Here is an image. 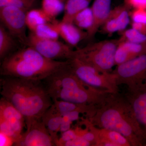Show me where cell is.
Wrapping results in <instances>:
<instances>
[{"label":"cell","instance_id":"obj_1","mask_svg":"<svg viewBox=\"0 0 146 146\" xmlns=\"http://www.w3.org/2000/svg\"><path fill=\"white\" fill-rule=\"evenodd\" d=\"M43 81L11 77L1 79V94L21 112L28 128L53 104Z\"/></svg>","mask_w":146,"mask_h":146},{"label":"cell","instance_id":"obj_2","mask_svg":"<svg viewBox=\"0 0 146 146\" xmlns=\"http://www.w3.org/2000/svg\"><path fill=\"white\" fill-rule=\"evenodd\" d=\"M88 119L97 127L119 132L131 146H146L145 131L130 103L119 92L110 93L104 103L98 108L95 115Z\"/></svg>","mask_w":146,"mask_h":146},{"label":"cell","instance_id":"obj_3","mask_svg":"<svg viewBox=\"0 0 146 146\" xmlns=\"http://www.w3.org/2000/svg\"><path fill=\"white\" fill-rule=\"evenodd\" d=\"M43 82L52 101L57 100L99 107L110 94L84 83L71 70L68 63Z\"/></svg>","mask_w":146,"mask_h":146},{"label":"cell","instance_id":"obj_4","mask_svg":"<svg viewBox=\"0 0 146 146\" xmlns=\"http://www.w3.org/2000/svg\"><path fill=\"white\" fill-rule=\"evenodd\" d=\"M27 47L11 52L3 59L1 66L3 76L43 81L68 64V60L49 59L33 47Z\"/></svg>","mask_w":146,"mask_h":146},{"label":"cell","instance_id":"obj_5","mask_svg":"<svg viewBox=\"0 0 146 146\" xmlns=\"http://www.w3.org/2000/svg\"><path fill=\"white\" fill-rule=\"evenodd\" d=\"M119 39L104 40L73 51L74 57L102 72H111L115 65V54Z\"/></svg>","mask_w":146,"mask_h":146},{"label":"cell","instance_id":"obj_6","mask_svg":"<svg viewBox=\"0 0 146 146\" xmlns=\"http://www.w3.org/2000/svg\"><path fill=\"white\" fill-rule=\"evenodd\" d=\"M68 60L71 70L84 83L110 93L119 92L116 77L112 72H102L76 58Z\"/></svg>","mask_w":146,"mask_h":146},{"label":"cell","instance_id":"obj_7","mask_svg":"<svg viewBox=\"0 0 146 146\" xmlns=\"http://www.w3.org/2000/svg\"><path fill=\"white\" fill-rule=\"evenodd\" d=\"M112 72L118 86L125 84L133 90L146 84V54L117 65Z\"/></svg>","mask_w":146,"mask_h":146},{"label":"cell","instance_id":"obj_8","mask_svg":"<svg viewBox=\"0 0 146 146\" xmlns=\"http://www.w3.org/2000/svg\"><path fill=\"white\" fill-rule=\"evenodd\" d=\"M26 11L12 6L0 8L1 22L15 39L22 44L29 46L26 34Z\"/></svg>","mask_w":146,"mask_h":146},{"label":"cell","instance_id":"obj_9","mask_svg":"<svg viewBox=\"0 0 146 146\" xmlns=\"http://www.w3.org/2000/svg\"><path fill=\"white\" fill-rule=\"evenodd\" d=\"M28 36L29 46L34 48L47 58L54 60H68L72 57L74 50L68 44L58 40L40 38L31 31Z\"/></svg>","mask_w":146,"mask_h":146},{"label":"cell","instance_id":"obj_10","mask_svg":"<svg viewBox=\"0 0 146 146\" xmlns=\"http://www.w3.org/2000/svg\"><path fill=\"white\" fill-rule=\"evenodd\" d=\"M17 146H55L51 136L42 120L36 121L15 142Z\"/></svg>","mask_w":146,"mask_h":146},{"label":"cell","instance_id":"obj_11","mask_svg":"<svg viewBox=\"0 0 146 146\" xmlns=\"http://www.w3.org/2000/svg\"><path fill=\"white\" fill-rule=\"evenodd\" d=\"M130 22V14L127 6L121 5L110 11L108 17L101 27L102 31L111 34L116 32L122 31Z\"/></svg>","mask_w":146,"mask_h":146},{"label":"cell","instance_id":"obj_12","mask_svg":"<svg viewBox=\"0 0 146 146\" xmlns=\"http://www.w3.org/2000/svg\"><path fill=\"white\" fill-rule=\"evenodd\" d=\"M127 91L125 97L131 105L136 119L146 134V84Z\"/></svg>","mask_w":146,"mask_h":146},{"label":"cell","instance_id":"obj_13","mask_svg":"<svg viewBox=\"0 0 146 146\" xmlns=\"http://www.w3.org/2000/svg\"><path fill=\"white\" fill-rule=\"evenodd\" d=\"M79 125H84L96 135L97 143L102 141H108L117 144L118 146H131L127 139L119 132L115 131L97 127L86 117H81L78 120Z\"/></svg>","mask_w":146,"mask_h":146},{"label":"cell","instance_id":"obj_14","mask_svg":"<svg viewBox=\"0 0 146 146\" xmlns=\"http://www.w3.org/2000/svg\"><path fill=\"white\" fill-rule=\"evenodd\" d=\"M0 118L8 123L20 138L26 126L25 118L10 102L2 97L0 100Z\"/></svg>","mask_w":146,"mask_h":146},{"label":"cell","instance_id":"obj_15","mask_svg":"<svg viewBox=\"0 0 146 146\" xmlns=\"http://www.w3.org/2000/svg\"><path fill=\"white\" fill-rule=\"evenodd\" d=\"M111 0H95L91 7L93 24L87 31V39H92L101 28L109 16L111 11Z\"/></svg>","mask_w":146,"mask_h":146},{"label":"cell","instance_id":"obj_16","mask_svg":"<svg viewBox=\"0 0 146 146\" xmlns=\"http://www.w3.org/2000/svg\"><path fill=\"white\" fill-rule=\"evenodd\" d=\"M60 36L70 47H74L84 39L87 38V33L73 23H57Z\"/></svg>","mask_w":146,"mask_h":146},{"label":"cell","instance_id":"obj_17","mask_svg":"<svg viewBox=\"0 0 146 146\" xmlns=\"http://www.w3.org/2000/svg\"><path fill=\"white\" fill-rule=\"evenodd\" d=\"M53 105L58 112L62 115L67 112L76 111L88 118L95 115L98 107L92 105L80 104L57 100L53 101Z\"/></svg>","mask_w":146,"mask_h":146},{"label":"cell","instance_id":"obj_18","mask_svg":"<svg viewBox=\"0 0 146 146\" xmlns=\"http://www.w3.org/2000/svg\"><path fill=\"white\" fill-rule=\"evenodd\" d=\"M63 115L58 112L53 104L42 116V120L51 136L55 146H57L58 138V133L60 132Z\"/></svg>","mask_w":146,"mask_h":146},{"label":"cell","instance_id":"obj_19","mask_svg":"<svg viewBox=\"0 0 146 146\" xmlns=\"http://www.w3.org/2000/svg\"><path fill=\"white\" fill-rule=\"evenodd\" d=\"M92 0H67L62 22L73 23L75 16L87 8Z\"/></svg>","mask_w":146,"mask_h":146},{"label":"cell","instance_id":"obj_20","mask_svg":"<svg viewBox=\"0 0 146 146\" xmlns=\"http://www.w3.org/2000/svg\"><path fill=\"white\" fill-rule=\"evenodd\" d=\"M15 38L4 26L0 25V58L3 60L16 46Z\"/></svg>","mask_w":146,"mask_h":146},{"label":"cell","instance_id":"obj_21","mask_svg":"<svg viewBox=\"0 0 146 146\" xmlns=\"http://www.w3.org/2000/svg\"><path fill=\"white\" fill-rule=\"evenodd\" d=\"M52 21L45 14L42 9H31L27 13V27L33 32L40 25Z\"/></svg>","mask_w":146,"mask_h":146},{"label":"cell","instance_id":"obj_22","mask_svg":"<svg viewBox=\"0 0 146 146\" xmlns=\"http://www.w3.org/2000/svg\"><path fill=\"white\" fill-rule=\"evenodd\" d=\"M57 22H47L40 25L33 32L36 36L43 39L58 40L60 36Z\"/></svg>","mask_w":146,"mask_h":146},{"label":"cell","instance_id":"obj_23","mask_svg":"<svg viewBox=\"0 0 146 146\" xmlns=\"http://www.w3.org/2000/svg\"><path fill=\"white\" fill-rule=\"evenodd\" d=\"M65 3L63 0H42V9L51 20L64 11Z\"/></svg>","mask_w":146,"mask_h":146},{"label":"cell","instance_id":"obj_24","mask_svg":"<svg viewBox=\"0 0 146 146\" xmlns=\"http://www.w3.org/2000/svg\"><path fill=\"white\" fill-rule=\"evenodd\" d=\"M73 23L79 28L88 31L93 24V12L91 7H87L79 12L75 17Z\"/></svg>","mask_w":146,"mask_h":146},{"label":"cell","instance_id":"obj_25","mask_svg":"<svg viewBox=\"0 0 146 146\" xmlns=\"http://www.w3.org/2000/svg\"><path fill=\"white\" fill-rule=\"evenodd\" d=\"M119 41L133 43H145L146 42V35L131 28L121 31V36Z\"/></svg>","mask_w":146,"mask_h":146},{"label":"cell","instance_id":"obj_26","mask_svg":"<svg viewBox=\"0 0 146 146\" xmlns=\"http://www.w3.org/2000/svg\"><path fill=\"white\" fill-rule=\"evenodd\" d=\"M36 0H0V8L12 6L29 11L34 5Z\"/></svg>","mask_w":146,"mask_h":146},{"label":"cell","instance_id":"obj_27","mask_svg":"<svg viewBox=\"0 0 146 146\" xmlns=\"http://www.w3.org/2000/svg\"><path fill=\"white\" fill-rule=\"evenodd\" d=\"M80 112L73 111L67 112L63 115V119L60 125V132L62 133L71 129L72 123L81 119Z\"/></svg>","mask_w":146,"mask_h":146},{"label":"cell","instance_id":"obj_28","mask_svg":"<svg viewBox=\"0 0 146 146\" xmlns=\"http://www.w3.org/2000/svg\"><path fill=\"white\" fill-rule=\"evenodd\" d=\"M121 42H119L115 54V65H118L133 59Z\"/></svg>","mask_w":146,"mask_h":146},{"label":"cell","instance_id":"obj_29","mask_svg":"<svg viewBox=\"0 0 146 146\" xmlns=\"http://www.w3.org/2000/svg\"><path fill=\"white\" fill-rule=\"evenodd\" d=\"M78 137H80L85 141L90 142L92 146H96L97 138L96 135L87 128L82 129L80 127L76 126L74 128Z\"/></svg>","mask_w":146,"mask_h":146},{"label":"cell","instance_id":"obj_30","mask_svg":"<svg viewBox=\"0 0 146 146\" xmlns=\"http://www.w3.org/2000/svg\"><path fill=\"white\" fill-rule=\"evenodd\" d=\"M130 17L132 22L146 23V9H133L130 13Z\"/></svg>","mask_w":146,"mask_h":146},{"label":"cell","instance_id":"obj_31","mask_svg":"<svg viewBox=\"0 0 146 146\" xmlns=\"http://www.w3.org/2000/svg\"><path fill=\"white\" fill-rule=\"evenodd\" d=\"M78 137L74 128L70 129L69 130L61 133V136L58 139L57 146H63L66 142L74 139Z\"/></svg>","mask_w":146,"mask_h":146},{"label":"cell","instance_id":"obj_32","mask_svg":"<svg viewBox=\"0 0 146 146\" xmlns=\"http://www.w3.org/2000/svg\"><path fill=\"white\" fill-rule=\"evenodd\" d=\"M64 146H92L90 142L79 137L73 139L63 144Z\"/></svg>","mask_w":146,"mask_h":146},{"label":"cell","instance_id":"obj_33","mask_svg":"<svg viewBox=\"0 0 146 146\" xmlns=\"http://www.w3.org/2000/svg\"><path fill=\"white\" fill-rule=\"evenodd\" d=\"M125 5L133 9H146V0H125Z\"/></svg>","mask_w":146,"mask_h":146},{"label":"cell","instance_id":"obj_34","mask_svg":"<svg viewBox=\"0 0 146 146\" xmlns=\"http://www.w3.org/2000/svg\"><path fill=\"white\" fill-rule=\"evenodd\" d=\"M1 146H11L14 145V141L12 138L7 135L0 132Z\"/></svg>","mask_w":146,"mask_h":146},{"label":"cell","instance_id":"obj_35","mask_svg":"<svg viewBox=\"0 0 146 146\" xmlns=\"http://www.w3.org/2000/svg\"><path fill=\"white\" fill-rule=\"evenodd\" d=\"M131 26L132 28L135 29L142 34L146 35V23L132 22Z\"/></svg>","mask_w":146,"mask_h":146}]
</instances>
